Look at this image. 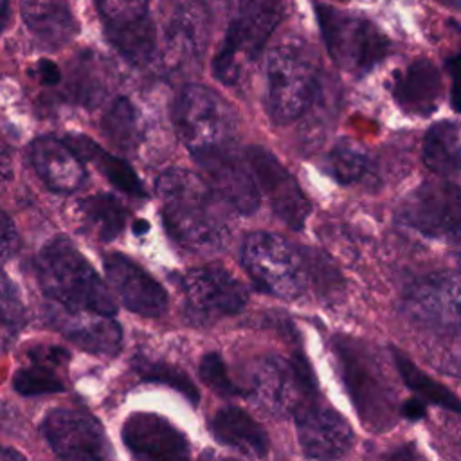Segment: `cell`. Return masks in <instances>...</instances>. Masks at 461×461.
<instances>
[{
    "instance_id": "1",
    "label": "cell",
    "mask_w": 461,
    "mask_h": 461,
    "mask_svg": "<svg viewBox=\"0 0 461 461\" xmlns=\"http://www.w3.org/2000/svg\"><path fill=\"white\" fill-rule=\"evenodd\" d=\"M162 220L167 234L194 254H216L229 240L227 203L207 180L185 169H167L157 176Z\"/></svg>"
},
{
    "instance_id": "2",
    "label": "cell",
    "mask_w": 461,
    "mask_h": 461,
    "mask_svg": "<svg viewBox=\"0 0 461 461\" xmlns=\"http://www.w3.org/2000/svg\"><path fill=\"white\" fill-rule=\"evenodd\" d=\"M36 276L43 294L76 312L115 315L117 304L94 267L65 236L50 240L36 258Z\"/></svg>"
},
{
    "instance_id": "3",
    "label": "cell",
    "mask_w": 461,
    "mask_h": 461,
    "mask_svg": "<svg viewBox=\"0 0 461 461\" xmlns=\"http://www.w3.org/2000/svg\"><path fill=\"white\" fill-rule=\"evenodd\" d=\"M286 14V0H238L225 38L212 61V74L234 85L243 67L256 61L270 34Z\"/></svg>"
},
{
    "instance_id": "4",
    "label": "cell",
    "mask_w": 461,
    "mask_h": 461,
    "mask_svg": "<svg viewBox=\"0 0 461 461\" xmlns=\"http://www.w3.org/2000/svg\"><path fill=\"white\" fill-rule=\"evenodd\" d=\"M171 117L194 158L236 144V117L230 106L203 85L184 86L173 101Z\"/></svg>"
},
{
    "instance_id": "5",
    "label": "cell",
    "mask_w": 461,
    "mask_h": 461,
    "mask_svg": "<svg viewBox=\"0 0 461 461\" xmlns=\"http://www.w3.org/2000/svg\"><path fill=\"white\" fill-rule=\"evenodd\" d=\"M333 348L348 393L366 427L376 432L389 429L396 416V396L375 355L351 339H337Z\"/></svg>"
},
{
    "instance_id": "6",
    "label": "cell",
    "mask_w": 461,
    "mask_h": 461,
    "mask_svg": "<svg viewBox=\"0 0 461 461\" xmlns=\"http://www.w3.org/2000/svg\"><path fill=\"white\" fill-rule=\"evenodd\" d=\"M317 61L301 41L277 45L268 58V113L276 124L301 117L313 101Z\"/></svg>"
},
{
    "instance_id": "7",
    "label": "cell",
    "mask_w": 461,
    "mask_h": 461,
    "mask_svg": "<svg viewBox=\"0 0 461 461\" xmlns=\"http://www.w3.org/2000/svg\"><path fill=\"white\" fill-rule=\"evenodd\" d=\"M241 263L256 286L270 295L295 299L304 292L303 256L279 234L250 232L241 245Z\"/></svg>"
},
{
    "instance_id": "8",
    "label": "cell",
    "mask_w": 461,
    "mask_h": 461,
    "mask_svg": "<svg viewBox=\"0 0 461 461\" xmlns=\"http://www.w3.org/2000/svg\"><path fill=\"white\" fill-rule=\"evenodd\" d=\"M249 380L250 398L276 414H295L317 394L313 371L303 355L263 357L254 364Z\"/></svg>"
},
{
    "instance_id": "9",
    "label": "cell",
    "mask_w": 461,
    "mask_h": 461,
    "mask_svg": "<svg viewBox=\"0 0 461 461\" xmlns=\"http://www.w3.org/2000/svg\"><path fill=\"white\" fill-rule=\"evenodd\" d=\"M315 16L331 59L344 70L362 76L389 50L387 38L367 20L313 4Z\"/></svg>"
},
{
    "instance_id": "10",
    "label": "cell",
    "mask_w": 461,
    "mask_h": 461,
    "mask_svg": "<svg viewBox=\"0 0 461 461\" xmlns=\"http://www.w3.org/2000/svg\"><path fill=\"white\" fill-rule=\"evenodd\" d=\"M185 315L194 324H209L240 313L247 304L243 285L221 267H196L178 279Z\"/></svg>"
},
{
    "instance_id": "11",
    "label": "cell",
    "mask_w": 461,
    "mask_h": 461,
    "mask_svg": "<svg viewBox=\"0 0 461 461\" xmlns=\"http://www.w3.org/2000/svg\"><path fill=\"white\" fill-rule=\"evenodd\" d=\"M403 312L432 331L461 330V276L430 274L418 279L405 292Z\"/></svg>"
},
{
    "instance_id": "12",
    "label": "cell",
    "mask_w": 461,
    "mask_h": 461,
    "mask_svg": "<svg viewBox=\"0 0 461 461\" xmlns=\"http://www.w3.org/2000/svg\"><path fill=\"white\" fill-rule=\"evenodd\" d=\"M398 218L430 238L450 234L461 227V187L447 180L425 182L403 200Z\"/></svg>"
},
{
    "instance_id": "13",
    "label": "cell",
    "mask_w": 461,
    "mask_h": 461,
    "mask_svg": "<svg viewBox=\"0 0 461 461\" xmlns=\"http://www.w3.org/2000/svg\"><path fill=\"white\" fill-rule=\"evenodd\" d=\"M41 434L61 459H104L112 456L101 423L85 411L54 409L41 423Z\"/></svg>"
},
{
    "instance_id": "14",
    "label": "cell",
    "mask_w": 461,
    "mask_h": 461,
    "mask_svg": "<svg viewBox=\"0 0 461 461\" xmlns=\"http://www.w3.org/2000/svg\"><path fill=\"white\" fill-rule=\"evenodd\" d=\"M194 160L202 167L209 185L227 202V205L243 214H250L258 209V180L247 151L241 153L238 144L203 153Z\"/></svg>"
},
{
    "instance_id": "15",
    "label": "cell",
    "mask_w": 461,
    "mask_h": 461,
    "mask_svg": "<svg viewBox=\"0 0 461 461\" xmlns=\"http://www.w3.org/2000/svg\"><path fill=\"white\" fill-rule=\"evenodd\" d=\"M249 162L254 169L261 191L268 198L274 214L290 229L301 230L310 214V202L292 173L261 146L247 148Z\"/></svg>"
},
{
    "instance_id": "16",
    "label": "cell",
    "mask_w": 461,
    "mask_h": 461,
    "mask_svg": "<svg viewBox=\"0 0 461 461\" xmlns=\"http://www.w3.org/2000/svg\"><path fill=\"white\" fill-rule=\"evenodd\" d=\"M294 416L297 439L306 457L337 459L349 452L353 430L337 411L312 402Z\"/></svg>"
},
{
    "instance_id": "17",
    "label": "cell",
    "mask_w": 461,
    "mask_h": 461,
    "mask_svg": "<svg viewBox=\"0 0 461 461\" xmlns=\"http://www.w3.org/2000/svg\"><path fill=\"white\" fill-rule=\"evenodd\" d=\"M103 265L110 285L128 310L149 319H157L166 312V290L128 256L106 254Z\"/></svg>"
},
{
    "instance_id": "18",
    "label": "cell",
    "mask_w": 461,
    "mask_h": 461,
    "mask_svg": "<svg viewBox=\"0 0 461 461\" xmlns=\"http://www.w3.org/2000/svg\"><path fill=\"white\" fill-rule=\"evenodd\" d=\"M121 436L137 459H184L189 456L187 438L158 414L135 412L128 416Z\"/></svg>"
},
{
    "instance_id": "19",
    "label": "cell",
    "mask_w": 461,
    "mask_h": 461,
    "mask_svg": "<svg viewBox=\"0 0 461 461\" xmlns=\"http://www.w3.org/2000/svg\"><path fill=\"white\" fill-rule=\"evenodd\" d=\"M52 324L76 346L95 355H115L121 348V326L113 315L95 312H76L56 306L50 312Z\"/></svg>"
},
{
    "instance_id": "20",
    "label": "cell",
    "mask_w": 461,
    "mask_h": 461,
    "mask_svg": "<svg viewBox=\"0 0 461 461\" xmlns=\"http://www.w3.org/2000/svg\"><path fill=\"white\" fill-rule=\"evenodd\" d=\"M29 158L43 180L56 193H72L81 187L86 178L81 157L68 146L67 140L56 137H38L29 149Z\"/></svg>"
},
{
    "instance_id": "21",
    "label": "cell",
    "mask_w": 461,
    "mask_h": 461,
    "mask_svg": "<svg viewBox=\"0 0 461 461\" xmlns=\"http://www.w3.org/2000/svg\"><path fill=\"white\" fill-rule=\"evenodd\" d=\"M393 95L398 106L411 115H430L441 97L439 70L429 59L412 61L394 76Z\"/></svg>"
},
{
    "instance_id": "22",
    "label": "cell",
    "mask_w": 461,
    "mask_h": 461,
    "mask_svg": "<svg viewBox=\"0 0 461 461\" xmlns=\"http://www.w3.org/2000/svg\"><path fill=\"white\" fill-rule=\"evenodd\" d=\"M212 438L247 456V457H263L268 450V439L265 430L256 423L245 411L238 407H223L211 420Z\"/></svg>"
},
{
    "instance_id": "23",
    "label": "cell",
    "mask_w": 461,
    "mask_h": 461,
    "mask_svg": "<svg viewBox=\"0 0 461 461\" xmlns=\"http://www.w3.org/2000/svg\"><path fill=\"white\" fill-rule=\"evenodd\" d=\"M29 31L47 47H61L76 34V20L67 0H20Z\"/></svg>"
},
{
    "instance_id": "24",
    "label": "cell",
    "mask_w": 461,
    "mask_h": 461,
    "mask_svg": "<svg viewBox=\"0 0 461 461\" xmlns=\"http://www.w3.org/2000/svg\"><path fill=\"white\" fill-rule=\"evenodd\" d=\"M65 140L83 160L90 162L95 169H99L117 189H121L122 193L135 196V198L146 196L140 178L137 176V173L133 171V167L128 162H124L122 158L99 148L90 137L67 135Z\"/></svg>"
},
{
    "instance_id": "25",
    "label": "cell",
    "mask_w": 461,
    "mask_h": 461,
    "mask_svg": "<svg viewBox=\"0 0 461 461\" xmlns=\"http://www.w3.org/2000/svg\"><path fill=\"white\" fill-rule=\"evenodd\" d=\"M423 162L438 175H457L461 171V124L439 121L423 137Z\"/></svg>"
},
{
    "instance_id": "26",
    "label": "cell",
    "mask_w": 461,
    "mask_h": 461,
    "mask_svg": "<svg viewBox=\"0 0 461 461\" xmlns=\"http://www.w3.org/2000/svg\"><path fill=\"white\" fill-rule=\"evenodd\" d=\"M207 14L198 4H185L173 16L167 32V50L176 59L196 56L203 49Z\"/></svg>"
},
{
    "instance_id": "27",
    "label": "cell",
    "mask_w": 461,
    "mask_h": 461,
    "mask_svg": "<svg viewBox=\"0 0 461 461\" xmlns=\"http://www.w3.org/2000/svg\"><path fill=\"white\" fill-rule=\"evenodd\" d=\"M79 209L88 229H92L103 241L115 240L124 229L128 212L124 205L112 194L101 193L88 196L81 200Z\"/></svg>"
},
{
    "instance_id": "28",
    "label": "cell",
    "mask_w": 461,
    "mask_h": 461,
    "mask_svg": "<svg viewBox=\"0 0 461 461\" xmlns=\"http://www.w3.org/2000/svg\"><path fill=\"white\" fill-rule=\"evenodd\" d=\"M106 36L112 41V45L119 50V54L131 65H148L155 56L157 34L155 25L149 18L131 25L108 29Z\"/></svg>"
},
{
    "instance_id": "29",
    "label": "cell",
    "mask_w": 461,
    "mask_h": 461,
    "mask_svg": "<svg viewBox=\"0 0 461 461\" xmlns=\"http://www.w3.org/2000/svg\"><path fill=\"white\" fill-rule=\"evenodd\" d=\"M393 360H394L396 369H398L402 380L405 382V385L409 389H412L421 400L461 414V400L454 393H450L445 385H441L439 382L430 378L411 358H407L403 353H400L396 349H393Z\"/></svg>"
},
{
    "instance_id": "30",
    "label": "cell",
    "mask_w": 461,
    "mask_h": 461,
    "mask_svg": "<svg viewBox=\"0 0 461 461\" xmlns=\"http://www.w3.org/2000/svg\"><path fill=\"white\" fill-rule=\"evenodd\" d=\"M103 131L106 137L119 146L121 149H131L137 146L140 139V124L139 113L135 106L126 99L119 97L112 103L108 112L103 117Z\"/></svg>"
},
{
    "instance_id": "31",
    "label": "cell",
    "mask_w": 461,
    "mask_h": 461,
    "mask_svg": "<svg viewBox=\"0 0 461 461\" xmlns=\"http://www.w3.org/2000/svg\"><path fill=\"white\" fill-rule=\"evenodd\" d=\"M133 369L144 380L158 382V384H164V385H169V387L176 389L193 405H196L198 400H200V393H198L196 385L191 382V378L184 371H180L175 366H169L166 362L149 360V358H137L135 364H133Z\"/></svg>"
},
{
    "instance_id": "32",
    "label": "cell",
    "mask_w": 461,
    "mask_h": 461,
    "mask_svg": "<svg viewBox=\"0 0 461 461\" xmlns=\"http://www.w3.org/2000/svg\"><path fill=\"white\" fill-rule=\"evenodd\" d=\"M366 167L367 157L355 144L339 142L326 157V171L342 185L357 182Z\"/></svg>"
},
{
    "instance_id": "33",
    "label": "cell",
    "mask_w": 461,
    "mask_h": 461,
    "mask_svg": "<svg viewBox=\"0 0 461 461\" xmlns=\"http://www.w3.org/2000/svg\"><path fill=\"white\" fill-rule=\"evenodd\" d=\"M25 324V308L16 285L2 274V346L4 349L16 339Z\"/></svg>"
},
{
    "instance_id": "34",
    "label": "cell",
    "mask_w": 461,
    "mask_h": 461,
    "mask_svg": "<svg viewBox=\"0 0 461 461\" xmlns=\"http://www.w3.org/2000/svg\"><path fill=\"white\" fill-rule=\"evenodd\" d=\"M13 387L16 393L23 396H38V394H52L61 393L65 385L61 380L52 373L50 366L38 364L31 367H23L14 373L13 376Z\"/></svg>"
},
{
    "instance_id": "35",
    "label": "cell",
    "mask_w": 461,
    "mask_h": 461,
    "mask_svg": "<svg viewBox=\"0 0 461 461\" xmlns=\"http://www.w3.org/2000/svg\"><path fill=\"white\" fill-rule=\"evenodd\" d=\"M148 2L149 0H97L104 29H117L149 18Z\"/></svg>"
},
{
    "instance_id": "36",
    "label": "cell",
    "mask_w": 461,
    "mask_h": 461,
    "mask_svg": "<svg viewBox=\"0 0 461 461\" xmlns=\"http://www.w3.org/2000/svg\"><path fill=\"white\" fill-rule=\"evenodd\" d=\"M198 371H200V378L203 380V384L207 387H211L214 393H218L220 396L229 398V396L240 394V389L234 385V382L230 380V376L227 373L223 358L216 351H211L202 357Z\"/></svg>"
},
{
    "instance_id": "37",
    "label": "cell",
    "mask_w": 461,
    "mask_h": 461,
    "mask_svg": "<svg viewBox=\"0 0 461 461\" xmlns=\"http://www.w3.org/2000/svg\"><path fill=\"white\" fill-rule=\"evenodd\" d=\"M29 355L32 362L45 364V366H58L68 360V351L58 346H38V348H32Z\"/></svg>"
},
{
    "instance_id": "38",
    "label": "cell",
    "mask_w": 461,
    "mask_h": 461,
    "mask_svg": "<svg viewBox=\"0 0 461 461\" xmlns=\"http://www.w3.org/2000/svg\"><path fill=\"white\" fill-rule=\"evenodd\" d=\"M34 74L38 76L40 83L45 86H54L61 81V72L58 68L56 63H52L50 59H40L36 65Z\"/></svg>"
},
{
    "instance_id": "39",
    "label": "cell",
    "mask_w": 461,
    "mask_h": 461,
    "mask_svg": "<svg viewBox=\"0 0 461 461\" xmlns=\"http://www.w3.org/2000/svg\"><path fill=\"white\" fill-rule=\"evenodd\" d=\"M14 249H16V229L9 214L4 212L2 214V258L7 259L11 252H14Z\"/></svg>"
},
{
    "instance_id": "40",
    "label": "cell",
    "mask_w": 461,
    "mask_h": 461,
    "mask_svg": "<svg viewBox=\"0 0 461 461\" xmlns=\"http://www.w3.org/2000/svg\"><path fill=\"white\" fill-rule=\"evenodd\" d=\"M452 72V92H450V104L456 112H461V56L450 61Z\"/></svg>"
},
{
    "instance_id": "41",
    "label": "cell",
    "mask_w": 461,
    "mask_h": 461,
    "mask_svg": "<svg viewBox=\"0 0 461 461\" xmlns=\"http://www.w3.org/2000/svg\"><path fill=\"white\" fill-rule=\"evenodd\" d=\"M400 412L403 418L411 420V421H418L421 418H425L427 414V409H425V403L420 400V398H411L407 400L402 407H400Z\"/></svg>"
},
{
    "instance_id": "42",
    "label": "cell",
    "mask_w": 461,
    "mask_h": 461,
    "mask_svg": "<svg viewBox=\"0 0 461 461\" xmlns=\"http://www.w3.org/2000/svg\"><path fill=\"white\" fill-rule=\"evenodd\" d=\"M450 258L456 263V267L461 270V227L452 232L450 238Z\"/></svg>"
},
{
    "instance_id": "43",
    "label": "cell",
    "mask_w": 461,
    "mask_h": 461,
    "mask_svg": "<svg viewBox=\"0 0 461 461\" xmlns=\"http://www.w3.org/2000/svg\"><path fill=\"white\" fill-rule=\"evenodd\" d=\"M0 459H2V461H13V459H23V456L18 454L16 450H13L11 447H4Z\"/></svg>"
},
{
    "instance_id": "44",
    "label": "cell",
    "mask_w": 461,
    "mask_h": 461,
    "mask_svg": "<svg viewBox=\"0 0 461 461\" xmlns=\"http://www.w3.org/2000/svg\"><path fill=\"white\" fill-rule=\"evenodd\" d=\"M148 229H149V223L144 221V220H135V221H133V227H131V230H133L137 236L146 234Z\"/></svg>"
},
{
    "instance_id": "45",
    "label": "cell",
    "mask_w": 461,
    "mask_h": 461,
    "mask_svg": "<svg viewBox=\"0 0 461 461\" xmlns=\"http://www.w3.org/2000/svg\"><path fill=\"white\" fill-rule=\"evenodd\" d=\"M0 11H2L0 22H2V27H5V25H7V20H9V0H2V2H0Z\"/></svg>"
},
{
    "instance_id": "46",
    "label": "cell",
    "mask_w": 461,
    "mask_h": 461,
    "mask_svg": "<svg viewBox=\"0 0 461 461\" xmlns=\"http://www.w3.org/2000/svg\"><path fill=\"white\" fill-rule=\"evenodd\" d=\"M342 2H344V0H342Z\"/></svg>"
}]
</instances>
